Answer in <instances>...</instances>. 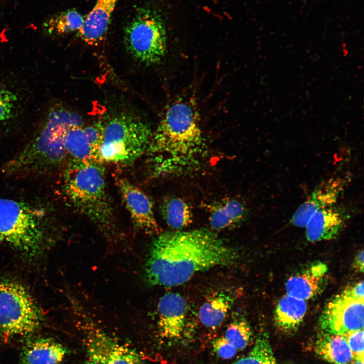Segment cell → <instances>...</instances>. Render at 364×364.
Listing matches in <instances>:
<instances>
[{
	"mask_svg": "<svg viewBox=\"0 0 364 364\" xmlns=\"http://www.w3.org/2000/svg\"><path fill=\"white\" fill-rule=\"evenodd\" d=\"M238 252L206 229L160 233L152 241L144 265L150 286L181 285L198 272L233 265Z\"/></svg>",
	"mask_w": 364,
	"mask_h": 364,
	"instance_id": "1",
	"label": "cell"
},
{
	"mask_svg": "<svg viewBox=\"0 0 364 364\" xmlns=\"http://www.w3.org/2000/svg\"><path fill=\"white\" fill-rule=\"evenodd\" d=\"M204 147L195 100L179 98L168 106L152 133L147 151L150 174L160 177L193 170Z\"/></svg>",
	"mask_w": 364,
	"mask_h": 364,
	"instance_id": "2",
	"label": "cell"
},
{
	"mask_svg": "<svg viewBox=\"0 0 364 364\" xmlns=\"http://www.w3.org/2000/svg\"><path fill=\"white\" fill-rule=\"evenodd\" d=\"M63 188L73 207L89 219L107 240L111 242L117 240L102 163L72 160L65 172Z\"/></svg>",
	"mask_w": 364,
	"mask_h": 364,
	"instance_id": "3",
	"label": "cell"
},
{
	"mask_svg": "<svg viewBox=\"0 0 364 364\" xmlns=\"http://www.w3.org/2000/svg\"><path fill=\"white\" fill-rule=\"evenodd\" d=\"M46 213L28 203L0 198V242L35 255L45 236Z\"/></svg>",
	"mask_w": 364,
	"mask_h": 364,
	"instance_id": "4",
	"label": "cell"
},
{
	"mask_svg": "<svg viewBox=\"0 0 364 364\" xmlns=\"http://www.w3.org/2000/svg\"><path fill=\"white\" fill-rule=\"evenodd\" d=\"M99 160L117 165L129 164L147 152L152 132L136 117L121 114L103 124Z\"/></svg>",
	"mask_w": 364,
	"mask_h": 364,
	"instance_id": "5",
	"label": "cell"
},
{
	"mask_svg": "<svg viewBox=\"0 0 364 364\" xmlns=\"http://www.w3.org/2000/svg\"><path fill=\"white\" fill-rule=\"evenodd\" d=\"M124 41L138 61L146 65L159 63L167 47L165 26L160 15L148 7L138 8L124 28Z\"/></svg>",
	"mask_w": 364,
	"mask_h": 364,
	"instance_id": "6",
	"label": "cell"
},
{
	"mask_svg": "<svg viewBox=\"0 0 364 364\" xmlns=\"http://www.w3.org/2000/svg\"><path fill=\"white\" fill-rule=\"evenodd\" d=\"M41 322V313L24 286L0 279V332L7 337L26 336L35 331Z\"/></svg>",
	"mask_w": 364,
	"mask_h": 364,
	"instance_id": "7",
	"label": "cell"
},
{
	"mask_svg": "<svg viewBox=\"0 0 364 364\" xmlns=\"http://www.w3.org/2000/svg\"><path fill=\"white\" fill-rule=\"evenodd\" d=\"M364 299L354 300L340 294L328 302L320 317L323 332L345 336L363 329Z\"/></svg>",
	"mask_w": 364,
	"mask_h": 364,
	"instance_id": "8",
	"label": "cell"
},
{
	"mask_svg": "<svg viewBox=\"0 0 364 364\" xmlns=\"http://www.w3.org/2000/svg\"><path fill=\"white\" fill-rule=\"evenodd\" d=\"M117 186L136 229L147 235L160 234V228L154 215L153 203L149 196L127 179H119Z\"/></svg>",
	"mask_w": 364,
	"mask_h": 364,
	"instance_id": "9",
	"label": "cell"
},
{
	"mask_svg": "<svg viewBox=\"0 0 364 364\" xmlns=\"http://www.w3.org/2000/svg\"><path fill=\"white\" fill-rule=\"evenodd\" d=\"M345 187V181L341 177H332L321 182L296 209L291 223L296 226L305 227L315 212L336 204Z\"/></svg>",
	"mask_w": 364,
	"mask_h": 364,
	"instance_id": "10",
	"label": "cell"
},
{
	"mask_svg": "<svg viewBox=\"0 0 364 364\" xmlns=\"http://www.w3.org/2000/svg\"><path fill=\"white\" fill-rule=\"evenodd\" d=\"M103 135L101 123L86 127L72 125L67 130L64 147L73 160L99 161V151Z\"/></svg>",
	"mask_w": 364,
	"mask_h": 364,
	"instance_id": "11",
	"label": "cell"
},
{
	"mask_svg": "<svg viewBox=\"0 0 364 364\" xmlns=\"http://www.w3.org/2000/svg\"><path fill=\"white\" fill-rule=\"evenodd\" d=\"M157 307L160 337L169 340H178L186 325L188 306L185 299L178 293L168 292L161 297Z\"/></svg>",
	"mask_w": 364,
	"mask_h": 364,
	"instance_id": "12",
	"label": "cell"
},
{
	"mask_svg": "<svg viewBox=\"0 0 364 364\" xmlns=\"http://www.w3.org/2000/svg\"><path fill=\"white\" fill-rule=\"evenodd\" d=\"M86 318V344L94 348L105 364H143L135 351L114 339Z\"/></svg>",
	"mask_w": 364,
	"mask_h": 364,
	"instance_id": "13",
	"label": "cell"
},
{
	"mask_svg": "<svg viewBox=\"0 0 364 364\" xmlns=\"http://www.w3.org/2000/svg\"><path fill=\"white\" fill-rule=\"evenodd\" d=\"M348 217L345 208L336 204L316 211L305 227L307 240L314 242L335 238Z\"/></svg>",
	"mask_w": 364,
	"mask_h": 364,
	"instance_id": "14",
	"label": "cell"
},
{
	"mask_svg": "<svg viewBox=\"0 0 364 364\" xmlns=\"http://www.w3.org/2000/svg\"><path fill=\"white\" fill-rule=\"evenodd\" d=\"M68 353L66 348L49 337L28 339L20 355V364H60Z\"/></svg>",
	"mask_w": 364,
	"mask_h": 364,
	"instance_id": "15",
	"label": "cell"
},
{
	"mask_svg": "<svg viewBox=\"0 0 364 364\" xmlns=\"http://www.w3.org/2000/svg\"><path fill=\"white\" fill-rule=\"evenodd\" d=\"M119 0H97L85 16L84 24L78 31V36L89 45H97L104 38L111 18Z\"/></svg>",
	"mask_w": 364,
	"mask_h": 364,
	"instance_id": "16",
	"label": "cell"
},
{
	"mask_svg": "<svg viewBox=\"0 0 364 364\" xmlns=\"http://www.w3.org/2000/svg\"><path fill=\"white\" fill-rule=\"evenodd\" d=\"M327 266L318 262L290 277L285 288L286 294L302 300H308L320 293L324 285Z\"/></svg>",
	"mask_w": 364,
	"mask_h": 364,
	"instance_id": "17",
	"label": "cell"
},
{
	"mask_svg": "<svg viewBox=\"0 0 364 364\" xmlns=\"http://www.w3.org/2000/svg\"><path fill=\"white\" fill-rule=\"evenodd\" d=\"M235 300L230 291L220 290L208 296L200 307L199 318L205 327L215 328L225 320Z\"/></svg>",
	"mask_w": 364,
	"mask_h": 364,
	"instance_id": "18",
	"label": "cell"
},
{
	"mask_svg": "<svg viewBox=\"0 0 364 364\" xmlns=\"http://www.w3.org/2000/svg\"><path fill=\"white\" fill-rule=\"evenodd\" d=\"M313 349L321 359L331 364H350L354 358L345 336L322 332Z\"/></svg>",
	"mask_w": 364,
	"mask_h": 364,
	"instance_id": "19",
	"label": "cell"
},
{
	"mask_svg": "<svg viewBox=\"0 0 364 364\" xmlns=\"http://www.w3.org/2000/svg\"><path fill=\"white\" fill-rule=\"evenodd\" d=\"M209 207V223L214 230L220 231L235 226L247 215L245 205L236 199H224Z\"/></svg>",
	"mask_w": 364,
	"mask_h": 364,
	"instance_id": "20",
	"label": "cell"
},
{
	"mask_svg": "<svg viewBox=\"0 0 364 364\" xmlns=\"http://www.w3.org/2000/svg\"><path fill=\"white\" fill-rule=\"evenodd\" d=\"M306 310L305 301L285 295L276 307L274 314L276 325L284 332H294L302 322Z\"/></svg>",
	"mask_w": 364,
	"mask_h": 364,
	"instance_id": "21",
	"label": "cell"
},
{
	"mask_svg": "<svg viewBox=\"0 0 364 364\" xmlns=\"http://www.w3.org/2000/svg\"><path fill=\"white\" fill-rule=\"evenodd\" d=\"M160 211L167 224L172 229L180 231L192 222L191 207L180 198L173 196L166 198L161 203Z\"/></svg>",
	"mask_w": 364,
	"mask_h": 364,
	"instance_id": "22",
	"label": "cell"
},
{
	"mask_svg": "<svg viewBox=\"0 0 364 364\" xmlns=\"http://www.w3.org/2000/svg\"><path fill=\"white\" fill-rule=\"evenodd\" d=\"M85 16L77 11L69 9L56 14L44 21L43 28L49 34L60 35L78 31L83 26Z\"/></svg>",
	"mask_w": 364,
	"mask_h": 364,
	"instance_id": "23",
	"label": "cell"
},
{
	"mask_svg": "<svg viewBox=\"0 0 364 364\" xmlns=\"http://www.w3.org/2000/svg\"><path fill=\"white\" fill-rule=\"evenodd\" d=\"M251 336V328L247 321L241 314L235 313L223 336L237 350H242L249 344Z\"/></svg>",
	"mask_w": 364,
	"mask_h": 364,
	"instance_id": "24",
	"label": "cell"
},
{
	"mask_svg": "<svg viewBox=\"0 0 364 364\" xmlns=\"http://www.w3.org/2000/svg\"><path fill=\"white\" fill-rule=\"evenodd\" d=\"M233 364H278L266 334L259 336L249 352Z\"/></svg>",
	"mask_w": 364,
	"mask_h": 364,
	"instance_id": "25",
	"label": "cell"
},
{
	"mask_svg": "<svg viewBox=\"0 0 364 364\" xmlns=\"http://www.w3.org/2000/svg\"><path fill=\"white\" fill-rule=\"evenodd\" d=\"M17 100L14 93L0 85V122L12 117Z\"/></svg>",
	"mask_w": 364,
	"mask_h": 364,
	"instance_id": "26",
	"label": "cell"
},
{
	"mask_svg": "<svg viewBox=\"0 0 364 364\" xmlns=\"http://www.w3.org/2000/svg\"><path fill=\"white\" fill-rule=\"evenodd\" d=\"M345 337L353 358L364 360L363 329L349 333Z\"/></svg>",
	"mask_w": 364,
	"mask_h": 364,
	"instance_id": "27",
	"label": "cell"
},
{
	"mask_svg": "<svg viewBox=\"0 0 364 364\" xmlns=\"http://www.w3.org/2000/svg\"><path fill=\"white\" fill-rule=\"evenodd\" d=\"M214 351L223 359L233 357L237 352L236 347L230 343L223 336L215 339L212 342Z\"/></svg>",
	"mask_w": 364,
	"mask_h": 364,
	"instance_id": "28",
	"label": "cell"
},
{
	"mask_svg": "<svg viewBox=\"0 0 364 364\" xmlns=\"http://www.w3.org/2000/svg\"><path fill=\"white\" fill-rule=\"evenodd\" d=\"M363 288V281H361L346 288L339 294L344 297L352 299H364Z\"/></svg>",
	"mask_w": 364,
	"mask_h": 364,
	"instance_id": "29",
	"label": "cell"
},
{
	"mask_svg": "<svg viewBox=\"0 0 364 364\" xmlns=\"http://www.w3.org/2000/svg\"><path fill=\"white\" fill-rule=\"evenodd\" d=\"M87 357L83 364H105L100 354L93 347L86 344Z\"/></svg>",
	"mask_w": 364,
	"mask_h": 364,
	"instance_id": "30",
	"label": "cell"
},
{
	"mask_svg": "<svg viewBox=\"0 0 364 364\" xmlns=\"http://www.w3.org/2000/svg\"><path fill=\"white\" fill-rule=\"evenodd\" d=\"M364 254L363 250L359 251L355 256L352 266L356 271L362 272L363 271Z\"/></svg>",
	"mask_w": 364,
	"mask_h": 364,
	"instance_id": "31",
	"label": "cell"
},
{
	"mask_svg": "<svg viewBox=\"0 0 364 364\" xmlns=\"http://www.w3.org/2000/svg\"><path fill=\"white\" fill-rule=\"evenodd\" d=\"M350 364H363V360L360 358H354Z\"/></svg>",
	"mask_w": 364,
	"mask_h": 364,
	"instance_id": "32",
	"label": "cell"
}]
</instances>
